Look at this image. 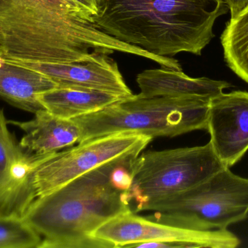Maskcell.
Instances as JSON below:
<instances>
[{"label":"cell","instance_id":"obj_1","mask_svg":"<svg viewBox=\"0 0 248 248\" xmlns=\"http://www.w3.org/2000/svg\"><path fill=\"white\" fill-rule=\"evenodd\" d=\"M115 51L163 62L97 29L91 14L72 0H0V58L74 64Z\"/></svg>","mask_w":248,"mask_h":248},{"label":"cell","instance_id":"obj_2","mask_svg":"<svg viewBox=\"0 0 248 248\" xmlns=\"http://www.w3.org/2000/svg\"><path fill=\"white\" fill-rule=\"evenodd\" d=\"M138 155L106 163L38 198L23 219L42 238L39 248H108L93 237L99 227L131 211V165Z\"/></svg>","mask_w":248,"mask_h":248},{"label":"cell","instance_id":"obj_3","mask_svg":"<svg viewBox=\"0 0 248 248\" xmlns=\"http://www.w3.org/2000/svg\"><path fill=\"white\" fill-rule=\"evenodd\" d=\"M94 26L161 57L201 55L215 36L213 28L228 13L222 0H97Z\"/></svg>","mask_w":248,"mask_h":248},{"label":"cell","instance_id":"obj_4","mask_svg":"<svg viewBox=\"0 0 248 248\" xmlns=\"http://www.w3.org/2000/svg\"><path fill=\"white\" fill-rule=\"evenodd\" d=\"M211 100L134 95L72 119L81 131L79 143L117 132L141 134L153 138H173L198 130L207 131Z\"/></svg>","mask_w":248,"mask_h":248},{"label":"cell","instance_id":"obj_5","mask_svg":"<svg viewBox=\"0 0 248 248\" xmlns=\"http://www.w3.org/2000/svg\"><path fill=\"white\" fill-rule=\"evenodd\" d=\"M147 218L195 230H227L248 216V179L225 167L205 182L174 196L147 205Z\"/></svg>","mask_w":248,"mask_h":248},{"label":"cell","instance_id":"obj_6","mask_svg":"<svg viewBox=\"0 0 248 248\" xmlns=\"http://www.w3.org/2000/svg\"><path fill=\"white\" fill-rule=\"evenodd\" d=\"M225 167L211 142L141 152L131 163V210L141 212L147 205L195 187Z\"/></svg>","mask_w":248,"mask_h":248},{"label":"cell","instance_id":"obj_7","mask_svg":"<svg viewBox=\"0 0 248 248\" xmlns=\"http://www.w3.org/2000/svg\"><path fill=\"white\" fill-rule=\"evenodd\" d=\"M131 132H117L79 143L42 162L33 175L38 198L49 195L71 181L121 157L139 155L153 140Z\"/></svg>","mask_w":248,"mask_h":248},{"label":"cell","instance_id":"obj_8","mask_svg":"<svg viewBox=\"0 0 248 248\" xmlns=\"http://www.w3.org/2000/svg\"><path fill=\"white\" fill-rule=\"evenodd\" d=\"M93 237L110 243L113 248H136L147 242L177 241L193 248H234L240 240L228 230L195 231L162 224L147 216L127 211L99 227Z\"/></svg>","mask_w":248,"mask_h":248},{"label":"cell","instance_id":"obj_9","mask_svg":"<svg viewBox=\"0 0 248 248\" xmlns=\"http://www.w3.org/2000/svg\"><path fill=\"white\" fill-rule=\"evenodd\" d=\"M7 125L4 109L0 108V218H23L38 198L35 170L55 153L39 155L28 152Z\"/></svg>","mask_w":248,"mask_h":248},{"label":"cell","instance_id":"obj_10","mask_svg":"<svg viewBox=\"0 0 248 248\" xmlns=\"http://www.w3.org/2000/svg\"><path fill=\"white\" fill-rule=\"evenodd\" d=\"M214 151L226 167L248 151V92L221 93L210 102L208 129Z\"/></svg>","mask_w":248,"mask_h":248},{"label":"cell","instance_id":"obj_11","mask_svg":"<svg viewBox=\"0 0 248 248\" xmlns=\"http://www.w3.org/2000/svg\"><path fill=\"white\" fill-rule=\"evenodd\" d=\"M4 60L44 74L53 81L58 87L98 90L124 99L134 96L125 84L116 61L108 54L99 55L88 62L74 64Z\"/></svg>","mask_w":248,"mask_h":248},{"label":"cell","instance_id":"obj_12","mask_svg":"<svg viewBox=\"0 0 248 248\" xmlns=\"http://www.w3.org/2000/svg\"><path fill=\"white\" fill-rule=\"evenodd\" d=\"M34 115L33 119L26 122L7 120L24 131L19 144L28 152L52 154L79 143L81 131L73 119L58 117L46 109Z\"/></svg>","mask_w":248,"mask_h":248},{"label":"cell","instance_id":"obj_13","mask_svg":"<svg viewBox=\"0 0 248 248\" xmlns=\"http://www.w3.org/2000/svg\"><path fill=\"white\" fill-rule=\"evenodd\" d=\"M140 89L137 96L150 98L155 96L201 97L212 99L223 93L231 84L225 81L206 77L192 78L183 71L163 68L145 70L137 75Z\"/></svg>","mask_w":248,"mask_h":248},{"label":"cell","instance_id":"obj_14","mask_svg":"<svg viewBox=\"0 0 248 248\" xmlns=\"http://www.w3.org/2000/svg\"><path fill=\"white\" fill-rule=\"evenodd\" d=\"M58 87L44 74L0 58V99L35 114L45 109L39 96Z\"/></svg>","mask_w":248,"mask_h":248},{"label":"cell","instance_id":"obj_15","mask_svg":"<svg viewBox=\"0 0 248 248\" xmlns=\"http://www.w3.org/2000/svg\"><path fill=\"white\" fill-rule=\"evenodd\" d=\"M123 99H125L98 90L58 87L39 96L46 110L66 119L97 112Z\"/></svg>","mask_w":248,"mask_h":248},{"label":"cell","instance_id":"obj_16","mask_svg":"<svg viewBox=\"0 0 248 248\" xmlns=\"http://www.w3.org/2000/svg\"><path fill=\"white\" fill-rule=\"evenodd\" d=\"M227 66L248 83V7L230 19L221 36Z\"/></svg>","mask_w":248,"mask_h":248},{"label":"cell","instance_id":"obj_17","mask_svg":"<svg viewBox=\"0 0 248 248\" xmlns=\"http://www.w3.org/2000/svg\"><path fill=\"white\" fill-rule=\"evenodd\" d=\"M42 238L23 218H0V248H39Z\"/></svg>","mask_w":248,"mask_h":248},{"label":"cell","instance_id":"obj_18","mask_svg":"<svg viewBox=\"0 0 248 248\" xmlns=\"http://www.w3.org/2000/svg\"><path fill=\"white\" fill-rule=\"evenodd\" d=\"M231 12V19L240 16L248 7V0H222Z\"/></svg>","mask_w":248,"mask_h":248},{"label":"cell","instance_id":"obj_19","mask_svg":"<svg viewBox=\"0 0 248 248\" xmlns=\"http://www.w3.org/2000/svg\"><path fill=\"white\" fill-rule=\"evenodd\" d=\"M75 1L83 9L88 12L91 16H94L97 13V0H72Z\"/></svg>","mask_w":248,"mask_h":248}]
</instances>
